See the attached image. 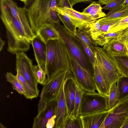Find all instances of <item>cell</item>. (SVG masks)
<instances>
[{
	"instance_id": "1",
	"label": "cell",
	"mask_w": 128,
	"mask_h": 128,
	"mask_svg": "<svg viewBox=\"0 0 128 128\" xmlns=\"http://www.w3.org/2000/svg\"><path fill=\"white\" fill-rule=\"evenodd\" d=\"M0 17L6 29L7 51L12 54L27 52L31 41L22 24L12 15L5 0H0Z\"/></svg>"
},
{
	"instance_id": "2",
	"label": "cell",
	"mask_w": 128,
	"mask_h": 128,
	"mask_svg": "<svg viewBox=\"0 0 128 128\" xmlns=\"http://www.w3.org/2000/svg\"><path fill=\"white\" fill-rule=\"evenodd\" d=\"M59 0H32L23 8L30 26L35 34L40 28L52 23L54 10Z\"/></svg>"
},
{
	"instance_id": "3",
	"label": "cell",
	"mask_w": 128,
	"mask_h": 128,
	"mask_svg": "<svg viewBox=\"0 0 128 128\" xmlns=\"http://www.w3.org/2000/svg\"><path fill=\"white\" fill-rule=\"evenodd\" d=\"M46 44L45 67L48 80L61 72L70 70V67L67 48L62 41L50 40Z\"/></svg>"
},
{
	"instance_id": "4",
	"label": "cell",
	"mask_w": 128,
	"mask_h": 128,
	"mask_svg": "<svg viewBox=\"0 0 128 128\" xmlns=\"http://www.w3.org/2000/svg\"><path fill=\"white\" fill-rule=\"evenodd\" d=\"M96 64L109 90L118 79L127 76L123 72L115 57L109 55L103 48L95 46Z\"/></svg>"
},
{
	"instance_id": "5",
	"label": "cell",
	"mask_w": 128,
	"mask_h": 128,
	"mask_svg": "<svg viewBox=\"0 0 128 128\" xmlns=\"http://www.w3.org/2000/svg\"><path fill=\"white\" fill-rule=\"evenodd\" d=\"M70 70L61 72L47 80L43 86L38 104V113L41 112L48 103L57 100L65 80L72 75Z\"/></svg>"
},
{
	"instance_id": "6",
	"label": "cell",
	"mask_w": 128,
	"mask_h": 128,
	"mask_svg": "<svg viewBox=\"0 0 128 128\" xmlns=\"http://www.w3.org/2000/svg\"><path fill=\"white\" fill-rule=\"evenodd\" d=\"M108 98L98 92L84 91L79 109V116L109 110Z\"/></svg>"
},
{
	"instance_id": "7",
	"label": "cell",
	"mask_w": 128,
	"mask_h": 128,
	"mask_svg": "<svg viewBox=\"0 0 128 128\" xmlns=\"http://www.w3.org/2000/svg\"><path fill=\"white\" fill-rule=\"evenodd\" d=\"M52 24L58 32L59 40L64 44L70 54L82 67L93 75V72L87 66L84 54L80 46L74 40V38L60 23Z\"/></svg>"
},
{
	"instance_id": "8",
	"label": "cell",
	"mask_w": 128,
	"mask_h": 128,
	"mask_svg": "<svg viewBox=\"0 0 128 128\" xmlns=\"http://www.w3.org/2000/svg\"><path fill=\"white\" fill-rule=\"evenodd\" d=\"M67 50L70 62V70L76 82L84 91L96 92V88L93 79V75L82 67L70 54L67 49Z\"/></svg>"
},
{
	"instance_id": "9",
	"label": "cell",
	"mask_w": 128,
	"mask_h": 128,
	"mask_svg": "<svg viewBox=\"0 0 128 128\" xmlns=\"http://www.w3.org/2000/svg\"><path fill=\"white\" fill-rule=\"evenodd\" d=\"M128 118V98L121 100L112 108L99 128H121Z\"/></svg>"
},
{
	"instance_id": "10",
	"label": "cell",
	"mask_w": 128,
	"mask_h": 128,
	"mask_svg": "<svg viewBox=\"0 0 128 128\" xmlns=\"http://www.w3.org/2000/svg\"><path fill=\"white\" fill-rule=\"evenodd\" d=\"M15 55L16 70L20 72L38 96L39 93L38 83L33 72L32 60L24 52H18Z\"/></svg>"
},
{
	"instance_id": "11",
	"label": "cell",
	"mask_w": 128,
	"mask_h": 128,
	"mask_svg": "<svg viewBox=\"0 0 128 128\" xmlns=\"http://www.w3.org/2000/svg\"><path fill=\"white\" fill-rule=\"evenodd\" d=\"M55 12L57 13L66 15L77 28L82 29H84L86 26L96 20H93L89 16L77 11L73 8L58 6Z\"/></svg>"
},
{
	"instance_id": "12",
	"label": "cell",
	"mask_w": 128,
	"mask_h": 128,
	"mask_svg": "<svg viewBox=\"0 0 128 128\" xmlns=\"http://www.w3.org/2000/svg\"><path fill=\"white\" fill-rule=\"evenodd\" d=\"M12 16L23 25L31 41L36 36L31 28L25 10L18 6L12 0H5Z\"/></svg>"
},
{
	"instance_id": "13",
	"label": "cell",
	"mask_w": 128,
	"mask_h": 128,
	"mask_svg": "<svg viewBox=\"0 0 128 128\" xmlns=\"http://www.w3.org/2000/svg\"><path fill=\"white\" fill-rule=\"evenodd\" d=\"M57 104V100L47 103L43 109L34 118L32 128H46L48 120L56 115Z\"/></svg>"
},
{
	"instance_id": "14",
	"label": "cell",
	"mask_w": 128,
	"mask_h": 128,
	"mask_svg": "<svg viewBox=\"0 0 128 128\" xmlns=\"http://www.w3.org/2000/svg\"><path fill=\"white\" fill-rule=\"evenodd\" d=\"M65 80L57 99V104L56 112L55 128H63L65 120L68 115L65 98L64 88L65 83L68 78Z\"/></svg>"
},
{
	"instance_id": "15",
	"label": "cell",
	"mask_w": 128,
	"mask_h": 128,
	"mask_svg": "<svg viewBox=\"0 0 128 128\" xmlns=\"http://www.w3.org/2000/svg\"><path fill=\"white\" fill-rule=\"evenodd\" d=\"M103 46L104 50L112 56L126 57L128 56V48L126 44L118 37L114 38Z\"/></svg>"
},
{
	"instance_id": "16",
	"label": "cell",
	"mask_w": 128,
	"mask_h": 128,
	"mask_svg": "<svg viewBox=\"0 0 128 128\" xmlns=\"http://www.w3.org/2000/svg\"><path fill=\"white\" fill-rule=\"evenodd\" d=\"M109 110L80 116L83 128H99L108 114Z\"/></svg>"
},
{
	"instance_id": "17",
	"label": "cell",
	"mask_w": 128,
	"mask_h": 128,
	"mask_svg": "<svg viewBox=\"0 0 128 128\" xmlns=\"http://www.w3.org/2000/svg\"><path fill=\"white\" fill-rule=\"evenodd\" d=\"M31 44L38 65L43 68H45L46 54V44L36 35L31 40Z\"/></svg>"
},
{
	"instance_id": "18",
	"label": "cell",
	"mask_w": 128,
	"mask_h": 128,
	"mask_svg": "<svg viewBox=\"0 0 128 128\" xmlns=\"http://www.w3.org/2000/svg\"><path fill=\"white\" fill-rule=\"evenodd\" d=\"M64 94L68 114L72 115L75 97V81L72 76L68 78L64 86Z\"/></svg>"
},
{
	"instance_id": "19",
	"label": "cell",
	"mask_w": 128,
	"mask_h": 128,
	"mask_svg": "<svg viewBox=\"0 0 128 128\" xmlns=\"http://www.w3.org/2000/svg\"><path fill=\"white\" fill-rule=\"evenodd\" d=\"M36 34L46 44L49 40L60 39L58 31L52 24L40 28Z\"/></svg>"
},
{
	"instance_id": "20",
	"label": "cell",
	"mask_w": 128,
	"mask_h": 128,
	"mask_svg": "<svg viewBox=\"0 0 128 128\" xmlns=\"http://www.w3.org/2000/svg\"><path fill=\"white\" fill-rule=\"evenodd\" d=\"M94 70L93 79L96 88V90L99 93L108 97L109 89L107 86L96 64L92 66Z\"/></svg>"
},
{
	"instance_id": "21",
	"label": "cell",
	"mask_w": 128,
	"mask_h": 128,
	"mask_svg": "<svg viewBox=\"0 0 128 128\" xmlns=\"http://www.w3.org/2000/svg\"><path fill=\"white\" fill-rule=\"evenodd\" d=\"M100 4L96 2L93 1L82 12L90 17L94 20L104 17L106 14L102 11Z\"/></svg>"
},
{
	"instance_id": "22",
	"label": "cell",
	"mask_w": 128,
	"mask_h": 128,
	"mask_svg": "<svg viewBox=\"0 0 128 128\" xmlns=\"http://www.w3.org/2000/svg\"><path fill=\"white\" fill-rule=\"evenodd\" d=\"M122 30L114 32L102 34L91 38L97 46H103L114 38L118 37Z\"/></svg>"
},
{
	"instance_id": "23",
	"label": "cell",
	"mask_w": 128,
	"mask_h": 128,
	"mask_svg": "<svg viewBox=\"0 0 128 128\" xmlns=\"http://www.w3.org/2000/svg\"><path fill=\"white\" fill-rule=\"evenodd\" d=\"M117 91L120 101L128 98V76L120 78L117 82Z\"/></svg>"
},
{
	"instance_id": "24",
	"label": "cell",
	"mask_w": 128,
	"mask_h": 128,
	"mask_svg": "<svg viewBox=\"0 0 128 128\" xmlns=\"http://www.w3.org/2000/svg\"><path fill=\"white\" fill-rule=\"evenodd\" d=\"M6 81L10 83L12 86L13 89L16 90L20 94L24 95L25 97L26 94L24 89L16 76L11 72H7L5 74Z\"/></svg>"
},
{
	"instance_id": "25",
	"label": "cell",
	"mask_w": 128,
	"mask_h": 128,
	"mask_svg": "<svg viewBox=\"0 0 128 128\" xmlns=\"http://www.w3.org/2000/svg\"><path fill=\"white\" fill-rule=\"evenodd\" d=\"M122 18L109 19L103 17L98 20L100 26L99 32L97 34L91 38L102 34L108 33L110 28L119 22Z\"/></svg>"
},
{
	"instance_id": "26",
	"label": "cell",
	"mask_w": 128,
	"mask_h": 128,
	"mask_svg": "<svg viewBox=\"0 0 128 128\" xmlns=\"http://www.w3.org/2000/svg\"><path fill=\"white\" fill-rule=\"evenodd\" d=\"M76 34L89 47L92 53L95 55L96 52L95 46H97L88 33L84 29H82L78 28Z\"/></svg>"
},
{
	"instance_id": "27",
	"label": "cell",
	"mask_w": 128,
	"mask_h": 128,
	"mask_svg": "<svg viewBox=\"0 0 128 128\" xmlns=\"http://www.w3.org/2000/svg\"><path fill=\"white\" fill-rule=\"evenodd\" d=\"M16 76L21 84L26 94L25 98L27 99L30 100L36 98L38 96L20 72L18 70H16Z\"/></svg>"
},
{
	"instance_id": "28",
	"label": "cell",
	"mask_w": 128,
	"mask_h": 128,
	"mask_svg": "<svg viewBox=\"0 0 128 128\" xmlns=\"http://www.w3.org/2000/svg\"><path fill=\"white\" fill-rule=\"evenodd\" d=\"M75 81V97L74 108L72 115L76 118L79 117V109L83 95L85 91L82 89Z\"/></svg>"
},
{
	"instance_id": "29",
	"label": "cell",
	"mask_w": 128,
	"mask_h": 128,
	"mask_svg": "<svg viewBox=\"0 0 128 128\" xmlns=\"http://www.w3.org/2000/svg\"><path fill=\"white\" fill-rule=\"evenodd\" d=\"M57 15L64 25L65 28L73 37L76 34L77 27L71 21L69 18L65 14L57 13Z\"/></svg>"
},
{
	"instance_id": "30",
	"label": "cell",
	"mask_w": 128,
	"mask_h": 128,
	"mask_svg": "<svg viewBox=\"0 0 128 128\" xmlns=\"http://www.w3.org/2000/svg\"><path fill=\"white\" fill-rule=\"evenodd\" d=\"M32 70L34 77L38 83L44 86L47 82L45 68H43L38 65H33Z\"/></svg>"
},
{
	"instance_id": "31",
	"label": "cell",
	"mask_w": 128,
	"mask_h": 128,
	"mask_svg": "<svg viewBox=\"0 0 128 128\" xmlns=\"http://www.w3.org/2000/svg\"><path fill=\"white\" fill-rule=\"evenodd\" d=\"M120 101L118 94L116 85V83H115L111 86L110 90L109 95L108 98L109 110L114 107Z\"/></svg>"
},
{
	"instance_id": "32",
	"label": "cell",
	"mask_w": 128,
	"mask_h": 128,
	"mask_svg": "<svg viewBox=\"0 0 128 128\" xmlns=\"http://www.w3.org/2000/svg\"><path fill=\"white\" fill-rule=\"evenodd\" d=\"M73 37L82 45L86 54L89 58L92 66L96 65V60L95 56L92 53L89 47L82 41L77 34L74 36Z\"/></svg>"
},
{
	"instance_id": "33",
	"label": "cell",
	"mask_w": 128,
	"mask_h": 128,
	"mask_svg": "<svg viewBox=\"0 0 128 128\" xmlns=\"http://www.w3.org/2000/svg\"><path fill=\"white\" fill-rule=\"evenodd\" d=\"M128 27V16L122 18L119 22L111 26L108 33L114 32Z\"/></svg>"
},
{
	"instance_id": "34",
	"label": "cell",
	"mask_w": 128,
	"mask_h": 128,
	"mask_svg": "<svg viewBox=\"0 0 128 128\" xmlns=\"http://www.w3.org/2000/svg\"><path fill=\"white\" fill-rule=\"evenodd\" d=\"M121 70L128 76V58L126 57H115Z\"/></svg>"
},
{
	"instance_id": "35",
	"label": "cell",
	"mask_w": 128,
	"mask_h": 128,
	"mask_svg": "<svg viewBox=\"0 0 128 128\" xmlns=\"http://www.w3.org/2000/svg\"><path fill=\"white\" fill-rule=\"evenodd\" d=\"M128 16V7L119 11L107 14L104 17L109 19H114L124 18Z\"/></svg>"
},
{
	"instance_id": "36",
	"label": "cell",
	"mask_w": 128,
	"mask_h": 128,
	"mask_svg": "<svg viewBox=\"0 0 128 128\" xmlns=\"http://www.w3.org/2000/svg\"><path fill=\"white\" fill-rule=\"evenodd\" d=\"M124 0H114L110 2L102 8V9L110 11L113 9L122 4Z\"/></svg>"
},
{
	"instance_id": "37",
	"label": "cell",
	"mask_w": 128,
	"mask_h": 128,
	"mask_svg": "<svg viewBox=\"0 0 128 128\" xmlns=\"http://www.w3.org/2000/svg\"><path fill=\"white\" fill-rule=\"evenodd\" d=\"M75 118L72 115L68 114L64 121L63 128H74V120Z\"/></svg>"
},
{
	"instance_id": "38",
	"label": "cell",
	"mask_w": 128,
	"mask_h": 128,
	"mask_svg": "<svg viewBox=\"0 0 128 128\" xmlns=\"http://www.w3.org/2000/svg\"><path fill=\"white\" fill-rule=\"evenodd\" d=\"M118 38L125 43L128 48V27L122 30Z\"/></svg>"
},
{
	"instance_id": "39",
	"label": "cell",
	"mask_w": 128,
	"mask_h": 128,
	"mask_svg": "<svg viewBox=\"0 0 128 128\" xmlns=\"http://www.w3.org/2000/svg\"><path fill=\"white\" fill-rule=\"evenodd\" d=\"M58 6L60 8H73L71 7L68 0H59Z\"/></svg>"
},
{
	"instance_id": "40",
	"label": "cell",
	"mask_w": 128,
	"mask_h": 128,
	"mask_svg": "<svg viewBox=\"0 0 128 128\" xmlns=\"http://www.w3.org/2000/svg\"><path fill=\"white\" fill-rule=\"evenodd\" d=\"M56 115H54L48 120L46 124V128H54L56 123Z\"/></svg>"
},
{
	"instance_id": "41",
	"label": "cell",
	"mask_w": 128,
	"mask_h": 128,
	"mask_svg": "<svg viewBox=\"0 0 128 128\" xmlns=\"http://www.w3.org/2000/svg\"><path fill=\"white\" fill-rule=\"evenodd\" d=\"M74 128H83L82 122L80 116L74 118Z\"/></svg>"
},
{
	"instance_id": "42",
	"label": "cell",
	"mask_w": 128,
	"mask_h": 128,
	"mask_svg": "<svg viewBox=\"0 0 128 128\" xmlns=\"http://www.w3.org/2000/svg\"><path fill=\"white\" fill-rule=\"evenodd\" d=\"M92 0H70L69 2L70 5L72 8L73 6L76 4L82 2H90Z\"/></svg>"
},
{
	"instance_id": "43",
	"label": "cell",
	"mask_w": 128,
	"mask_h": 128,
	"mask_svg": "<svg viewBox=\"0 0 128 128\" xmlns=\"http://www.w3.org/2000/svg\"><path fill=\"white\" fill-rule=\"evenodd\" d=\"M114 0H99L98 2L101 5H107Z\"/></svg>"
},
{
	"instance_id": "44",
	"label": "cell",
	"mask_w": 128,
	"mask_h": 128,
	"mask_svg": "<svg viewBox=\"0 0 128 128\" xmlns=\"http://www.w3.org/2000/svg\"><path fill=\"white\" fill-rule=\"evenodd\" d=\"M122 10L128 7V0H124L122 4Z\"/></svg>"
},
{
	"instance_id": "45",
	"label": "cell",
	"mask_w": 128,
	"mask_h": 128,
	"mask_svg": "<svg viewBox=\"0 0 128 128\" xmlns=\"http://www.w3.org/2000/svg\"><path fill=\"white\" fill-rule=\"evenodd\" d=\"M5 42L1 38H0V52L3 49L4 46L5 45Z\"/></svg>"
},
{
	"instance_id": "46",
	"label": "cell",
	"mask_w": 128,
	"mask_h": 128,
	"mask_svg": "<svg viewBox=\"0 0 128 128\" xmlns=\"http://www.w3.org/2000/svg\"><path fill=\"white\" fill-rule=\"evenodd\" d=\"M121 128H128V118L127 119Z\"/></svg>"
},
{
	"instance_id": "47",
	"label": "cell",
	"mask_w": 128,
	"mask_h": 128,
	"mask_svg": "<svg viewBox=\"0 0 128 128\" xmlns=\"http://www.w3.org/2000/svg\"><path fill=\"white\" fill-rule=\"evenodd\" d=\"M22 2L25 6L27 5L32 0H18Z\"/></svg>"
},
{
	"instance_id": "48",
	"label": "cell",
	"mask_w": 128,
	"mask_h": 128,
	"mask_svg": "<svg viewBox=\"0 0 128 128\" xmlns=\"http://www.w3.org/2000/svg\"><path fill=\"white\" fill-rule=\"evenodd\" d=\"M0 128H6V127L2 124L1 123L0 124Z\"/></svg>"
},
{
	"instance_id": "49",
	"label": "cell",
	"mask_w": 128,
	"mask_h": 128,
	"mask_svg": "<svg viewBox=\"0 0 128 128\" xmlns=\"http://www.w3.org/2000/svg\"><path fill=\"white\" fill-rule=\"evenodd\" d=\"M68 0V1H69V0ZM69 3H70V2H69Z\"/></svg>"
},
{
	"instance_id": "50",
	"label": "cell",
	"mask_w": 128,
	"mask_h": 128,
	"mask_svg": "<svg viewBox=\"0 0 128 128\" xmlns=\"http://www.w3.org/2000/svg\"><path fill=\"white\" fill-rule=\"evenodd\" d=\"M127 57H128V56H127Z\"/></svg>"
}]
</instances>
